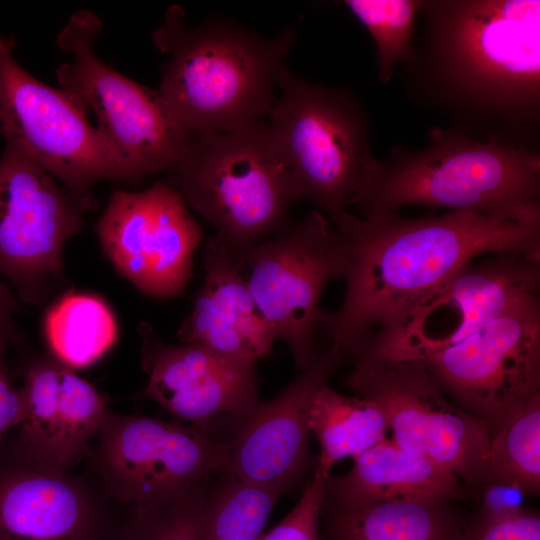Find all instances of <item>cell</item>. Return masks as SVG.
Segmentation results:
<instances>
[{"mask_svg":"<svg viewBox=\"0 0 540 540\" xmlns=\"http://www.w3.org/2000/svg\"><path fill=\"white\" fill-rule=\"evenodd\" d=\"M278 90L266 121L271 140L303 200L337 228L376 159L368 111L349 88L302 79L286 65Z\"/></svg>","mask_w":540,"mask_h":540,"instance_id":"8992f818","label":"cell"},{"mask_svg":"<svg viewBox=\"0 0 540 540\" xmlns=\"http://www.w3.org/2000/svg\"><path fill=\"white\" fill-rule=\"evenodd\" d=\"M335 229L347 249L345 292L336 311L324 310L319 330L348 360L393 344L472 260L503 250L540 252V223L476 211L351 214Z\"/></svg>","mask_w":540,"mask_h":540,"instance_id":"7a4b0ae2","label":"cell"},{"mask_svg":"<svg viewBox=\"0 0 540 540\" xmlns=\"http://www.w3.org/2000/svg\"><path fill=\"white\" fill-rule=\"evenodd\" d=\"M237 261L275 340L288 346L298 369L307 368L317 354L314 340L324 313L321 295L331 281L344 279L347 271L344 238L314 210Z\"/></svg>","mask_w":540,"mask_h":540,"instance_id":"9c48e42d","label":"cell"},{"mask_svg":"<svg viewBox=\"0 0 540 540\" xmlns=\"http://www.w3.org/2000/svg\"><path fill=\"white\" fill-rule=\"evenodd\" d=\"M122 522L67 471L0 449V540H118Z\"/></svg>","mask_w":540,"mask_h":540,"instance_id":"e0dca14e","label":"cell"},{"mask_svg":"<svg viewBox=\"0 0 540 540\" xmlns=\"http://www.w3.org/2000/svg\"><path fill=\"white\" fill-rule=\"evenodd\" d=\"M489 480L512 485L525 496L540 492V393L533 396L492 436Z\"/></svg>","mask_w":540,"mask_h":540,"instance_id":"d4e9b609","label":"cell"},{"mask_svg":"<svg viewBox=\"0 0 540 540\" xmlns=\"http://www.w3.org/2000/svg\"><path fill=\"white\" fill-rule=\"evenodd\" d=\"M44 332L56 361L73 370L99 360L115 343V316L100 297L68 293L46 313Z\"/></svg>","mask_w":540,"mask_h":540,"instance_id":"603a6c76","label":"cell"},{"mask_svg":"<svg viewBox=\"0 0 540 540\" xmlns=\"http://www.w3.org/2000/svg\"><path fill=\"white\" fill-rule=\"evenodd\" d=\"M482 498V513L493 516H508L524 509V494L515 486L498 482H487Z\"/></svg>","mask_w":540,"mask_h":540,"instance_id":"d6a6232c","label":"cell"},{"mask_svg":"<svg viewBox=\"0 0 540 540\" xmlns=\"http://www.w3.org/2000/svg\"><path fill=\"white\" fill-rule=\"evenodd\" d=\"M343 384L382 408L392 440L472 487L489 480V426L457 406L432 381L418 360L356 355Z\"/></svg>","mask_w":540,"mask_h":540,"instance_id":"ba28073f","label":"cell"},{"mask_svg":"<svg viewBox=\"0 0 540 540\" xmlns=\"http://www.w3.org/2000/svg\"><path fill=\"white\" fill-rule=\"evenodd\" d=\"M465 540H540L539 513L524 509L493 517L481 512L467 524Z\"/></svg>","mask_w":540,"mask_h":540,"instance_id":"4dcf8cb0","label":"cell"},{"mask_svg":"<svg viewBox=\"0 0 540 540\" xmlns=\"http://www.w3.org/2000/svg\"><path fill=\"white\" fill-rule=\"evenodd\" d=\"M296 37L294 27L266 38L225 18L189 26L183 8L170 6L152 33L155 46L168 57L157 91L190 136L265 120Z\"/></svg>","mask_w":540,"mask_h":540,"instance_id":"3957f363","label":"cell"},{"mask_svg":"<svg viewBox=\"0 0 540 540\" xmlns=\"http://www.w3.org/2000/svg\"><path fill=\"white\" fill-rule=\"evenodd\" d=\"M354 460L340 476H329L326 497L345 504L398 499L463 500L459 478L449 470L400 448L384 438Z\"/></svg>","mask_w":540,"mask_h":540,"instance_id":"ffe728a7","label":"cell"},{"mask_svg":"<svg viewBox=\"0 0 540 540\" xmlns=\"http://www.w3.org/2000/svg\"><path fill=\"white\" fill-rule=\"evenodd\" d=\"M414 360L452 402L483 420L493 436L540 393V295Z\"/></svg>","mask_w":540,"mask_h":540,"instance_id":"30bf717a","label":"cell"},{"mask_svg":"<svg viewBox=\"0 0 540 540\" xmlns=\"http://www.w3.org/2000/svg\"><path fill=\"white\" fill-rule=\"evenodd\" d=\"M6 349L0 344V449L5 435L22 424L26 413L22 388L15 386L6 362Z\"/></svg>","mask_w":540,"mask_h":540,"instance_id":"1f68e13d","label":"cell"},{"mask_svg":"<svg viewBox=\"0 0 540 540\" xmlns=\"http://www.w3.org/2000/svg\"><path fill=\"white\" fill-rule=\"evenodd\" d=\"M539 290L540 252L503 250L480 261L474 259L456 273L405 330L430 312L448 309L451 317H457L449 331L404 347L388 359L412 360L449 346L520 301L539 294Z\"/></svg>","mask_w":540,"mask_h":540,"instance_id":"ac0fdd59","label":"cell"},{"mask_svg":"<svg viewBox=\"0 0 540 540\" xmlns=\"http://www.w3.org/2000/svg\"><path fill=\"white\" fill-rule=\"evenodd\" d=\"M169 173L170 184L236 259L282 230L303 200L265 120L191 136Z\"/></svg>","mask_w":540,"mask_h":540,"instance_id":"5b68a950","label":"cell"},{"mask_svg":"<svg viewBox=\"0 0 540 540\" xmlns=\"http://www.w3.org/2000/svg\"><path fill=\"white\" fill-rule=\"evenodd\" d=\"M85 207L17 146L0 157V277L25 302L64 269L67 241L83 225Z\"/></svg>","mask_w":540,"mask_h":540,"instance_id":"4fadbf2b","label":"cell"},{"mask_svg":"<svg viewBox=\"0 0 540 540\" xmlns=\"http://www.w3.org/2000/svg\"><path fill=\"white\" fill-rule=\"evenodd\" d=\"M347 356L334 344L276 397L259 403L241 419L221 474L288 492L302 484L312 469L309 414L317 391L328 384Z\"/></svg>","mask_w":540,"mask_h":540,"instance_id":"9a60e30c","label":"cell"},{"mask_svg":"<svg viewBox=\"0 0 540 540\" xmlns=\"http://www.w3.org/2000/svg\"><path fill=\"white\" fill-rule=\"evenodd\" d=\"M467 524L452 501L345 504L325 495L320 536L321 540H465Z\"/></svg>","mask_w":540,"mask_h":540,"instance_id":"44dd1931","label":"cell"},{"mask_svg":"<svg viewBox=\"0 0 540 540\" xmlns=\"http://www.w3.org/2000/svg\"><path fill=\"white\" fill-rule=\"evenodd\" d=\"M96 464L111 497L131 509L174 502L223 471L228 442L194 425L108 413Z\"/></svg>","mask_w":540,"mask_h":540,"instance_id":"8fae6325","label":"cell"},{"mask_svg":"<svg viewBox=\"0 0 540 540\" xmlns=\"http://www.w3.org/2000/svg\"><path fill=\"white\" fill-rule=\"evenodd\" d=\"M26 413L13 447L25 458L50 469L60 415L61 363L36 359L23 370Z\"/></svg>","mask_w":540,"mask_h":540,"instance_id":"484cf974","label":"cell"},{"mask_svg":"<svg viewBox=\"0 0 540 540\" xmlns=\"http://www.w3.org/2000/svg\"><path fill=\"white\" fill-rule=\"evenodd\" d=\"M142 368L147 375L143 396L173 416L201 429L220 415L241 420L258 403L256 363L231 358L201 345H173L152 326L141 323Z\"/></svg>","mask_w":540,"mask_h":540,"instance_id":"2e32d148","label":"cell"},{"mask_svg":"<svg viewBox=\"0 0 540 540\" xmlns=\"http://www.w3.org/2000/svg\"><path fill=\"white\" fill-rule=\"evenodd\" d=\"M0 133L49 172L84 207L114 169L88 112L60 88L28 73L0 33Z\"/></svg>","mask_w":540,"mask_h":540,"instance_id":"7c38bea8","label":"cell"},{"mask_svg":"<svg viewBox=\"0 0 540 540\" xmlns=\"http://www.w3.org/2000/svg\"><path fill=\"white\" fill-rule=\"evenodd\" d=\"M402 91L448 129L539 150L540 1L423 0Z\"/></svg>","mask_w":540,"mask_h":540,"instance_id":"6da1fadb","label":"cell"},{"mask_svg":"<svg viewBox=\"0 0 540 540\" xmlns=\"http://www.w3.org/2000/svg\"><path fill=\"white\" fill-rule=\"evenodd\" d=\"M101 30L102 22L93 11L71 15L57 37L58 47L69 55L56 71L59 88L94 115L116 181L134 183L169 172L191 136L172 118L157 90L98 57L95 42Z\"/></svg>","mask_w":540,"mask_h":540,"instance_id":"52a82bcc","label":"cell"},{"mask_svg":"<svg viewBox=\"0 0 540 540\" xmlns=\"http://www.w3.org/2000/svg\"><path fill=\"white\" fill-rule=\"evenodd\" d=\"M329 476L314 469L294 508L259 540H321L320 514Z\"/></svg>","mask_w":540,"mask_h":540,"instance_id":"f546056e","label":"cell"},{"mask_svg":"<svg viewBox=\"0 0 540 540\" xmlns=\"http://www.w3.org/2000/svg\"><path fill=\"white\" fill-rule=\"evenodd\" d=\"M423 149L375 159L353 206L362 216L412 205L540 223V150L480 142L432 127Z\"/></svg>","mask_w":540,"mask_h":540,"instance_id":"277c9868","label":"cell"},{"mask_svg":"<svg viewBox=\"0 0 540 540\" xmlns=\"http://www.w3.org/2000/svg\"><path fill=\"white\" fill-rule=\"evenodd\" d=\"M204 280L177 337L216 353L257 362L272 351L275 337L259 311L229 249L215 236L203 247Z\"/></svg>","mask_w":540,"mask_h":540,"instance_id":"d6986e66","label":"cell"},{"mask_svg":"<svg viewBox=\"0 0 540 540\" xmlns=\"http://www.w3.org/2000/svg\"><path fill=\"white\" fill-rule=\"evenodd\" d=\"M109 410L98 391L61 364L60 415L50 469L66 472L88 450Z\"/></svg>","mask_w":540,"mask_h":540,"instance_id":"4316f807","label":"cell"},{"mask_svg":"<svg viewBox=\"0 0 540 540\" xmlns=\"http://www.w3.org/2000/svg\"><path fill=\"white\" fill-rule=\"evenodd\" d=\"M17 304L10 290L0 280V344H17L20 340L19 329L14 321Z\"/></svg>","mask_w":540,"mask_h":540,"instance_id":"836d02e7","label":"cell"},{"mask_svg":"<svg viewBox=\"0 0 540 540\" xmlns=\"http://www.w3.org/2000/svg\"><path fill=\"white\" fill-rule=\"evenodd\" d=\"M309 428L320 448L314 469L330 475L338 461L355 459L386 438L389 424L376 401L341 394L326 384L312 400Z\"/></svg>","mask_w":540,"mask_h":540,"instance_id":"7402d4cb","label":"cell"},{"mask_svg":"<svg viewBox=\"0 0 540 540\" xmlns=\"http://www.w3.org/2000/svg\"><path fill=\"white\" fill-rule=\"evenodd\" d=\"M343 3L373 38L378 79L389 82L396 67L413 56L415 26L423 0H346Z\"/></svg>","mask_w":540,"mask_h":540,"instance_id":"83f0119b","label":"cell"},{"mask_svg":"<svg viewBox=\"0 0 540 540\" xmlns=\"http://www.w3.org/2000/svg\"><path fill=\"white\" fill-rule=\"evenodd\" d=\"M215 479L169 504L148 510L130 508L118 540H200L202 510Z\"/></svg>","mask_w":540,"mask_h":540,"instance_id":"f1b7e54d","label":"cell"},{"mask_svg":"<svg viewBox=\"0 0 540 540\" xmlns=\"http://www.w3.org/2000/svg\"><path fill=\"white\" fill-rule=\"evenodd\" d=\"M96 231L110 262L139 291L160 300L183 294L203 233L170 183L113 192Z\"/></svg>","mask_w":540,"mask_h":540,"instance_id":"5bb4252c","label":"cell"},{"mask_svg":"<svg viewBox=\"0 0 540 540\" xmlns=\"http://www.w3.org/2000/svg\"><path fill=\"white\" fill-rule=\"evenodd\" d=\"M287 492L220 474L204 503L200 540H259L272 509Z\"/></svg>","mask_w":540,"mask_h":540,"instance_id":"cb8c5ba5","label":"cell"}]
</instances>
